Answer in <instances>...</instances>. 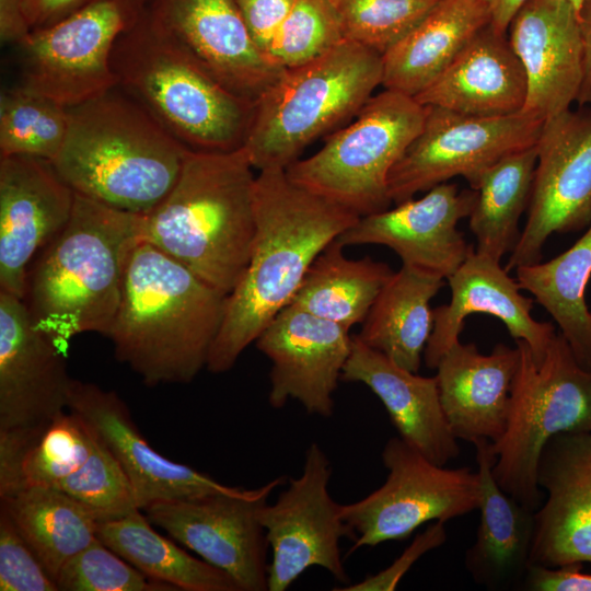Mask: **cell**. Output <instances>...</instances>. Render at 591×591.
Segmentation results:
<instances>
[{"instance_id":"6da1fadb","label":"cell","mask_w":591,"mask_h":591,"mask_svg":"<svg viewBox=\"0 0 591 591\" xmlns=\"http://www.w3.org/2000/svg\"><path fill=\"white\" fill-rule=\"evenodd\" d=\"M255 234L248 264L227 297L206 369H232L246 347L299 290L317 255L359 216L292 182L283 169L259 171L254 184Z\"/></svg>"},{"instance_id":"7a4b0ae2","label":"cell","mask_w":591,"mask_h":591,"mask_svg":"<svg viewBox=\"0 0 591 591\" xmlns=\"http://www.w3.org/2000/svg\"><path fill=\"white\" fill-rule=\"evenodd\" d=\"M227 297L141 240L130 253L106 337L116 359L146 385L188 384L207 367Z\"/></svg>"},{"instance_id":"3957f363","label":"cell","mask_w":591,"mask_h":591,"mask_svg":"<svg viewBox=\"0 0 591 591\" xmlns=\"http://www.w3.org/2000/svg\"><path fill=\"white\" fill-rule=\"evenodd\" d=\"M74 194L68 223L30 268L23 299L35 326L65 352L80 334L107 336L142 240V215Z\"/></svg>"},{"instance_id":"277c9868","label":"cell","mask_w":591,"mask_h":591,"mask_svg":"<svg viewBox=\"0 0 591 591\" xmlns=\"http://www.w3.org/2000/svg\"><path fill=\"white\" fill-rule=\"evenodd\" d=\"M68 111L66 140L51 162L60 177L108 207L151 212L175 185L189 149L117 86Z\"/></svg>"},{"instance_id":"5b68a950","label":"cell","mask_w":591,"mask_h":591,"mask_svg":"<svg viewBox=\"0 0 591 591\" xmlns=\"http://www.w3.org/2000/svg\"><path fill=\"white\" fill-rule=\"evenodd\" d=\"M255 170L243 147L189 150L167 196L142 215L141 239L229 296L255 234Z\"/></svg>"},{"instance_id":"8992f818","label":"cell","mask_w":591,"mask_h":591,"mask_svg":"<svg viewBox=\"0 0 591 591\" xmlns=\"http://www.w3.org/2000/svg\"><path fill=\"white\" fill-rule=\"evenodd\" d=\"M117 88L193 151L241 148L255 104L232 93L159 30L146 9L116 39Z\"/></svg>"},{"instance_id":"52a82bcc","label":"cell","mask_w":591,"mask_h":591,"mask_svg":"<svg viewBox=\"0 0 591 591\" xmlns=\"http://www.w3.org/2000/svg\"><path fill=\"white\" fill-rule=\"evenodd\" d=\"M382 79V55L349 39L285 69L255 103L242 146L253 167L286 170L311 142L356 117Z\"/></svg>"},{"instance_id":"ba28073f","label":"cell","mask_w":591,"mask_h":591,"mask_svg":"<svg viewBox=\"0 0 591 591\" xmlns=\"http://www.w3.org/2000/svg\"><path fill=\"white\" fill-rule=\"evenodd\" d=\"M515 345L520 357L507 427L490 442L493 475L505 493L535 511L542 503L537 463L544 445L558 433L591 429V370L580 366L560 333L540 361L524 341Z\"/></svg>"},{"instance_id":"9c48e42d","label":"cell","mask_w":591,"mask_h":591,"mask_svg":"<svg viewBox=\"0 0 591 591\" xmlns=\"http://www.w3.org/2000/svg\"><path fill=\"white\" fill-rule=\"evenodd\" d=\"M426 112L413 96L385 89L318 151L289 165L287 175L359 217L385 210L392 204L390 172L420 132Z\"/></svg>"},{"instance_id":"30bf717a","label":"cell","mask_w":591,"mask_h":591,"mask_svg":"<svg viewBox=\"0 0 591 591\" xmlns=\"http://www.w3.org/2000/svg\"><path fill=\"white\" fill-rule=\"evenodd\" d=\"M381 457L387 470L383 485L356 502L341 505V517L355 535L349 553L405 540L427 522H445L479 509L477 472L438 465L399 436L387 440Z\"/></svg>"},{"instance_id":"8fae6325","label":"cell","mask_w":591,"mask_h":591,"mask_svg":"<svg viewBox=\"0 0 591 591\" xmlns=\"http://www.w3.org/2000/svg\"><path fill=\"white\" fill-rule=\"evenodd\" d=\"M143 7L144 0H93L60 21L32 31L16 46L20 84L66 107L116 88L113 47Z\"/></svg>"},{"instance_id":"7c38bea8","label":"cell","mask_w":591,"mask_h":591,"mask_svg":"<svg viewBox=\"0 0 591 591\" xmlns=\"http://www.w3.org/2000/svg\"><path fill=\"white\" fill-rule=\"evenodd\" d=\"M420 132L392 167L389 196L394 204L462 176L475 189L484 172L507 154L536 144L544 119L521 111L498 117L460 114L426 106Z\"/></svg>"},{"instance_id":"4fadbf2b","label":"cell","mask_w":591,"mask_h":591,"mask_svg":"<svg viewBox=\"0 0 591 591\" xmlns=\"http://www.w3.org/2000/svg\"><path fill=\"white\" fill-rule=\"evenodd\" d=\"M275 478L255 489L159 501L141 510L146 518L201 559L228 573L241 591L268 590L269 548L259 511L285 483Z\"/></svg>"},{"instance_id":"5bb4252c","label":"cell","mask_w":591,"mask_h":591,"mask_svg":"<svg viewBox=\"0 0 591 591\" xmlns=\"http://www.w3.org/2000/svg\"><path fill=\"white\" fill-rule=\"evenodd\" d=\"M332 464L316 442L305 451L302 473L290 478L274 503H265L259 521L271 551L268 591H286L312 567L347 582L340 541L355 535L344 521L341 505L331 496Z\"/></svg>"},{"instance_id":"9a60e30c","label":"cell","mask_w":591,"mask_h":591,"mask_svg":"<svg viewBox=\"0 0 591 591\" xmlns=\"http://www.w3.org/2000/svg\"><path fill=\"white\" fill-rule=\"evenodd\" d=\"M536 149L528 219L510 253L508 271L540 262L554 233L591 223V105L544 120Z\"/></svg>"},{"instance_id":"2e32d148","label":"cell","mask_w":591,"mask_h":591,"mask_svg":"<svg viewBox=\"0 0 591 591\" xmlns=\"http://www.w3.org/2000/svg\"><path fill=\"white\" fill-rule=\"evenodd\" d=\"M66 352L32 321L23 299L0 291V438L43 431L68 410Z\"/></svg>"},{"instance_id":"e0dca14e","label":"cell","mask_w":591,"mask_h":591,"mask_svg":"<svg viewBox=\"0 0 591 591\" xmlns=\"http://www.w3.org/2000/svg\"><path fill=\"white\" fill-rule=\"evenodd\" d=\"M144 9L223 86L254 104L285 71L256 45L236 0H144Z\"/></svg>"},{"instance_id":"ac0fdd59","label":"cell","mask_w":591,"mask_h":591,"mask_svg":"<svg viewBox=\"0 0 591 591\" xmlns=\"http://www.w3.org/2000/svg\"><path fill=\"white\" fill-rule=\"evenodd\" d=\"M477 199L471 187L442 183L420 198L360 217L336 240L344 246L375 244L394 251L402 265L448 279L474 252L457 223L468 218Z\"/></svg>"},{"instance_id":"d6986e66","label":"cell","mask_w":591,"mask_h":591,"mask_svg":"<svg viewBox=\"0 0 591 591\" xmlns=\"http://www.w3.org/2000/svg\"><path fill=\"white\" fill-rule=\"evenodd\" d=\"M255 344L271 361L270 406L294 399L310 415H333L334 393L351 351L349 329L289 304Z\"/></svg>"},{"instance_id":"ffe728a7","label":"cell","mask_w":591,"mask_h":591,"mask_svg":"<svg viewBox=\"0 0 591 591\" xmlns=\"http://www.w3.org/2000/svg\"><path fill=\"white\" fill-rule=\"evenodd\" d=\"M74 197L50 161L0 158V291L24 299L30 268L68 223Z\"/></svg>"},{"instance_id":"44dd1931","label":"cell","mask_w":591,"mask_h":591,"mask_svg":"<svg viewBox=\"0 0 591 591\" xmlns=\"http://www.w3.org/2000/svg\"><path fill=\"white\" fill-rule=\"evenodd\" d=\"M537 484L547 497L534 511L531 565L591 563V429L561 432L544 445Z\"/></svg>"},{"instance_id":"7402d4cb","label":"cell","mask_w":591,"mask_h":591,"mask_svg":"<svg viewBox=\"0 0 591 591\" xmlns=\"http://www.w3.org/2000/svg\"><path fill=\"white\" fill-rule=\"evenodd\" d=\"M68 409L89 424L115 457L140 510L159 501L192 499L233 488L157 452L114 391L73 379Z\"/></svg>"},{"instance_id":"603a6c76","label":"cell","mask_w":591,"mask_h":591,"mask_svg":"<svg viewBox=\"0 0 591 591\" xmlns=\"http://www.w3.org/2000/svg\"><path fill=\"white\" fill-rule=\"evenodd\" d=\"M508 31L511 47L526 73L523 111L546 120L569 109L583 79L577 8L569 0H526Z\"/></svg>"},{"instance_id":"cb8c5ba5","label":"cell","mask_w":591,"mask_h":591,"mask_svg":"<svg viewBox=\"0 0 591 591\" xmlns=\"http://www.w3.org/2000/svg\"><path fill=\"white\" fill-rule=\"evenodd\" d=\"M451 299L433 310V328L424 352L429 369H436L441 357L460 340L468 315L484 313L503 323L514 340L524 341L535 361H540L555 332L548 322L535 320L534 300L521 288L500 262L473 252L448 278Z\"/></svg>"},{"instance_id":"d4e9b609","label":"cell","mask_w":591,"mask_h":591,"mask_svg":"<svg viewBox=\"0 0 591 591\" xmlns=\"http://www.w3.org/2000/svg\"><path fill=\"white\" fill-rule=\"evenodd\" d=\"M519 348L497 344L488 355L475 344H454L436 370L440 404L456 439L496 442L503 434Z\"/></svg>"},{"instance_id":"484cf974","label":"cell","mask_w":591,"mask_h":591,"mask_svg":"<svg viewBox=\"0 0 591 591\" xmlns=\"http://www.w3.org/2000/svg\"><path fill=\"white\" fill-rule=\"evenodd\" d=\"M341 380L368 386L384 405L398 436L428 460L445 465L460 448L444 417L436 376L404 369L352 337Z\"/></svg>"},{"instance_id":"4316f807","label":"cell","mask_w":591,"mask_h":591,"mask_svg":"<svg viewBox=\"0 0 591 591\" xmlns=\"http://www.w3.org/2000/svg\"><path fill=\"white\" fill-rule=\"evenodd\" d=\"M526 95V73L507 33L489 23L414 99L424 106L498 117L523 111Z\"/></svg>"},{"instance_id":"83f0119b","label":"cell","mask_w":591,"mask_h":591,"mask_svg":"<svg viewBox=\"0 0 591 591\" xmlns=\"http://www.w3.org/2000/svg\"><path fill=\"white\" fill-rule=\"evenodd\" d=\"M472 443L476 450L482 500L476 541L465 553V568L487 590H521L531 565L534 511L496 483L493 475L496 457L490 441L476 439Z\"/></svg>"},{"instance_id":"f1b7e54d","label":"cell","mask_w":591,"mask_h":591,"mask_svg":"<svg viewBox=\"0 0 591 591\" xmlns=\"http://www.w3.org/2000/svg\"><path fill=\"white\" fill-rule=\"evenodd\" d=\"M491 22L483 0H442L382 56L384 89L415 97Z\"/></svg>"},{"instance_id":"f546056e","label":"cell","mask_w":591,"mask_h":591,"mask_svg":"<svg viewBox=\"0 0 591 591\" xmlns=\"http://www.w3.org/2000/svg\"><path fill=\"white\" fill-rule=\"evenodd\" d=\"M442 286L443 279L402 265L379 292L357 337L418 372L433 328L430 301Z\"/></svg>"},{"instance_id":"4dcf8cb0","label":"cell","mask_w":591,"mask_h":591,"mask_svg":"<svg viewBox=\"0 0 591 591\" xmlns=\"http://www.w3.org/2000/svg\"><path fill=\"white\" fill-rule=\"evenodd\" d=\"M0 510L55 580L62 566L97 538L102 517L51 487L31 486L0 496Z\"/></svg>"},{"instance_id":"1f68e13d","label":"cell","mask_w":591,"mask_h":591,"mask_svg":"<svg viewBox=\"0 0 591 591\" xmlns=\"http://www.w3.org/2000/svg\"><path fill=\"white\" fill-rule=\"evenodd\" d=\"M520 288L534 297L559 326L576 359L591 370V311L586 291L591 278V223L567 251L515 268Z\"/></svg>"},{"instance_id":"d6a6232c","label":"cell","mask_w":591,"mask_h":591,"mask_svg":"<svg viewBox=\"0 0 591 591\" xmlns=\"http://www.w3.org/2000/svg\"><path fill=\"white\" fill-rule=\"evenodd\" d=\"M393 274L389 264L369 256L348 258L334 240L313 260L290 304L350 331L364 321Z\"/></svg>"},{"instance_id":"836d02e7","label":"cell","mask_w":591,"mask_h":591,"mask_svg":"<svg viewBox=\"0 0 591 591\" xmlns=\"http://www.w3.org/2000/svg\"><path fill=\"white\" fill-rule=\"evenodd\" d=\"M97 538L148 578L175 590L241 591L228 573L154 531L139 509L101 521Z\"/></svg>"},{"instance_id":"e575fe53","label":"cell","mask_w":591,"mask_h":591,"mask_svg":"<svg viewBox=\"0 0 591 591\" xmlns=\"http://www.w3.org/2000/svg\"><path fill=\"white\" fill-rule=\"evenodd\" d=\"M99 442L89 424L68 409L25 441H0V496L31 486L55 488L77 472Z\"/></svg>"},{"instance_id":"d590c367","label":"cell","mask_w":591,"mask_h":591,"mask_svg":"<svg viewBox=\"0 0 591 591\" xmlns=\"http://www.w3.org/2000/svg\"><path fill=\"white\" fill-rule=\"evenodd\" d=\"M537 162L536 144L505 155L479 178L477 199L468 216L479 254L496 260L519 242V221L528 209Z\"/></svg>"},{"instance_id":"8d00e7d4","label":"cell","mask_w":591,"mask_h":591,"mask_svg":"<svg viewBox=\"0 0 591 591\" xmlns=\"http://www.w3.org/2000/svg\"><path fill=\"white\" fill-rule=\"evenodd\" d=\"M68 107L21 84L0 97V158L30 155L53 162L66 140Z\"/></svg>"},{"instance_id":"74e56055","label":"cell","mask_w":591,"mask_h":591,"mask_svg":"<svg viewBox=\"0 0 591 591\" xmlns=\"http://www.w3.org/2000/svg\"><path fill=\"white\" fill-rule=\"evenodd\" d=\"M442 0H333L345 38L384 55Z\"/></svg>"},{"instance_id":"f35d334b","label":"cell","mask_w":591,"mask_h":591,"mask_svg":"<svg viewBox=\"0 0 591 591\" xmlns=\"http://www.w3.org/2000/svg\"><path fill=\"white\" fill-rule=\"evenodd\" d=\"M345 39L333 0H296L267 56L289 69L321 57Z\"/></svg>"},{"instance_id":"ab89813d","label":"cell","mask_w":591,"mask_h":591,"mask_svg":"<svg viewBox=\"0 0 591 591\" xmlns=\"http://www.w3.org/2000/svg\"><path fill=\"white\" fill-rule=\"evenodd\" d=\"M55 582L59 591H174L152 580L99 538L70 558Z\"/></svg>"},{"instance_id":"60d3db41","label":"cell","mask_w":591,"mask_h":591,"mask_svg":"<svg viewBox=\"0 0 591 591\" xmlns=\"http://www.w3.org/2000/svg\"><path fill=\"white\" fill-rule=\"evenodd\" d=\"M55 489L89 506L103 521L138 509L127 477L100 439L85 463Z\"/></svg>"},{"instance_id":"b9f144b4","label":"cell","mask_w":591,"mask_h":591,"mask_svg":"<svg viewBox=\"0 0 591 591\" xmlns=\"http://www.w3.org/2000/svg\"><path fill=\"white\" fill-rule=\"evenodd\" d=\"M0 591H59L8 514L0 510Z\"/></svg>"},{"instance_id":"7bdbcfd3","label":"cell","mask_w":591,"mask_h":591,"mask_svg":"<svg viewBox=\"0 0 591 591\" xmlns=\"http://www.w3.org/2000/svg\"><path fill=\"white\" fill-rule=\"evenodd\" d=\"M443 521H436L421 534L417 535L414 542L404 553L386 569L373 576H368L363 580L337 588V591H391L394 590L413 564L425 553L442 545L447 538Z\"/></svg>"},{"instance_id":"ee69618b","label":"cell","mask_w":591,"mask_h":591,"mask_svg":"<svg viewBox=\"0 0 591 591\" xmlns=\"http://www.w3.org/2000/svg\"><path fill=\"white\" fill-rule=\"evenodd\" d=\"M296 0H236L256 45L267 51Z\"/></svg>"},{"instance_id":"f6af8a7d","label":"cell","mask_w":591,"mask_h":591,"mask_svg":"<svg viewBox=\"0 0 591 591\" xmlns=\"http://www.w3.org/2000/svg\"><path fill=\"white\" fill-rule=\"evenodd\" d=\"M581 565L547 568L530 565L521 590L591 591V573L580 571Z\"/></svg>"},{"instance_id":"bcb514c9","label":"cell","mask_w":591,"mask_h":591,"mask_svg":"<svg viewBox=\"0 0 591 591\" xmlns=\"http://www.w3.org/2000/svg\"><path fill=\"white\" fill-rule=\"evenodd\" d=\"M93 0H22L31 30L49 26Z\"/></svg>"},{"instance_id":"7dc6e473","label":"cell","mask_w":591,"mask_h":591,"mask_svg":"<svg viewBox=\"0 0 591 591\" xmlns=\"http://www.w3.org/2000/svg\"><path fill=\"white\" fill-rule=\"evenodd\" d=\"M32 32L22 0H0V37L3 43L21 44Z\"/></svg>"},{"instance_id":"c3c4849f","label":"cell","mask_w":591,"mask_h":591,"mask_svg":"<svg viewBox=\"0 0 591 591\" xmlns=\"http://www.w3.org/2000/svg\"><path fill=\"white\" fill-rule=\"evenodd\" d=\"M583 46V79L577 102L591 105V0H583L578 11Z\"/></svg>"},{"instance_id":"681fc988","label":"cell","mask_w":591,"mask_h":591,"mask_svg":"<svg viewBox=\"0 0 591 591\" xmlns=\"http://www.w3.org/2000/svg\"><path fill=\"white\" fill-rule=\"evenodd\" d=\"M489 9L493 26L507 33L509 25L526 0H483Z\"/></svg>"},{"instance_id":"f907efd6","label":"cell","mask_w":591,"mask_h":591,"mask_svg":"<svg viewBox=\"0 0 591 591\" xmlns=\"http://www.w3.org/2000/svg\"><path fill=\"white\" fill-rule=\"evenodd\" d=\"M576 8L577 10L579 11L580 7H581V3L583 0H569Z\"/></svg>"},{"instance_id":"816d5d0a","label":"cell","mask_w":591,"mask_h":591,"mask_svg":"<svg viewBox=\"0 0 591 591\" xmlns=\"http://www.w3.org/2000/svg\"><path fill=\"white\" fill-rule=\"evenodd\" d=\"M591 311V310H590Z\"/></svg>"}]
</instances>
